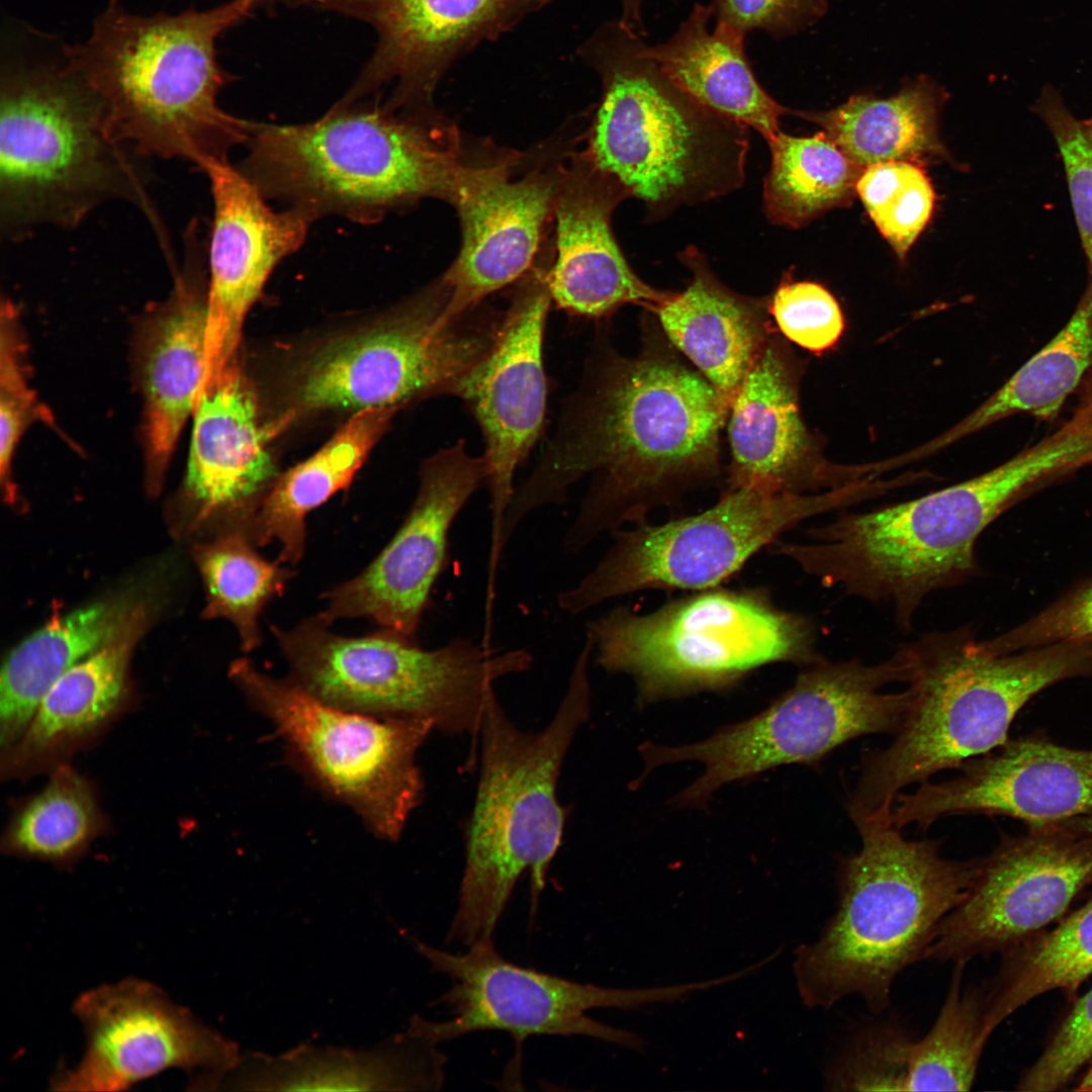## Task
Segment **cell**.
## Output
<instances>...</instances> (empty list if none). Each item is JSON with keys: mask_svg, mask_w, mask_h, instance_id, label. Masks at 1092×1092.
<instances>
[{"mask_svg": "<svg viewBox=\"0 0 1092 1092\" xmlns=\"http://www.w3.org/2000/svg\"><path fill=\"white\" fill-rule=\"evenodd\" d=\"M728 405L698 370L669 350L622 356L598 339L581 380L529 476L514 490L503 544L533 511L562 504L592 477L566 532L568 552L606 532L647 521L720 474V431Z\"/></svg>", "mask_w": 1092, "mask_h": 1092, "instance_id": "6da1fadb", "label": "cell"}, {"mask_svg": "<svg viewBox=\"0 0 1092 1092\" xmlns=\"http://www.w3.org/2000/svg\"><path fill=\"white\" fill-rule=\"evenodd\" d=\"M256 8L254 0H230L139 14L109 0L88 37L63 48L64 65L96 95L114 135L133 153L201 170L249 140L253 122L218 103L233 77L218 63L216 40Z\"/></svg>", "mask_w": 1092, "mask_h": 1092, "instance_id": "7a4b0ae2", "label": "cell"}, {"mask_svg": "<svg viewBox=\"0 0 1092 1092\" xmlns=\"http://www.w3.org/2000/svg\"><path fill=\"white\" fill-rule=\"evenodd\" d=\"M1065 447L1048 437L1001 465L920 497L843 513L807 530L810 542L780 541L775 553L826 586L893 608L909 630L931 593L963 583L978 566L982 532L1028 487L1062 473Z\"/></svg>", "mask_w": 1092, "mask_h": 1092, "instance_id": "3957f363", "label": "cell"}, {"mask_svg": "<svg viewBox=\"0 0 1092 1092\" xmlns=\"http://www.w3.org/2000/svg\"><path fill=\"white\" fill-rule=\"evenodd\" d=\"M905 647L914 701L892 743L863 754L847 806L851 820H890L903 789L999 748L1032 697L1092 675V638L996 653L960 628L923 634Z\"/></svg>", "mask_w": 1092, "mask_h": 1092, "instance_id": "277c9868", "label": "cell"}, {"mask_svg": "<svg viewBox=\"0 0 1092 1092\" xmlns=\"http://www.w3.org/2000/svg\"><path fill=\"white\" fill-rule=\"evenodd\" d=\"M452 129L431 109L337 102L312 121L253 122L239 169L266 199L311 221L373 222L423 198L451 201L467 166Z\"/></svg>", "mask_w": 1092, "mask_h": 1092, "instance_id": "5b68a950", "label": "cell"}, {"mask_svg": "<svg viewBox=\"0 0 1092 1092\" xmlns=\"http://www.w3.org/2000/svg\"><path fill=\"white\" fill-rule=\"evenodd\" d=\"M852 821L861 847L843 858L836 909L815 941L796 948L793 970L808 1008L856 996L879 1015L897 977L923 961L940 922L967 896L980 857L945 858L939 840H908L891 820Z\"/></svg>", "mask_w": 1092, "mask_h": 1092, "instance_id": "8992f818", "label": "cell"}, {"mask_svg": "<svg viewBox=\"0 0 1092 1092\" xmlns=\"http://www.w3.org/2000/svg\"><path fill=\"white\" fill-rule=\"evenodd\" d=\"M585 639L565 693L548 724L520 728L493 693L478 731L479 775L465 838L459 901L447 940L467 946L493 940L521 876H531L533 905L560 846L566 820L557 796L565 757L592 706Z\"/></svg>", "mask_w": 1092, "mask_h": 1092, "instance_id": "52a82bcc", "label": "cell"}, {"mask_svg": "<svg viewBox=\"0 0 1092 1092\" xmlns=\"http://www.w3.org/2000/svg\"><path fill=\"white\" fill-rule=\"evenodd\" d=\"M620 17L602 22L577 56L602 84L584 153L643 202L647 221L729 194L745 181L748 127L703 106L643 51Z\"/></svg>", "mask_w": 1092, "mask_h": 1092, "instance_id": "ba28073f", "label": "cell"}, {"mask_svg": "<svg viewBox=\"0 0 1092 1092\" xmlns=\"http://www.w3.org/2000/svg\"><path fill=\"white\" fill-rule=\"evenodd\" d=\"M142 157L114 135L96 95L65 65H8L0 85V234L74 229L121 199L161 228Z\"/></svg>", "mask_w": 1092, "mask_h": 1092, "instance_id": "9c48e42d", "label": "cell"}, {"mask_svg": "<svg viewBox=\"0 0 1092 1092\" xmlns=\"http://www.w3.org/2000/svg\"><path fill=\"white\" fill-rule=\"evenodd\" d=\"M586 637L601 667L632 677L640 704L726 691L764 665L821 656L810 620L760 588L718 585L648 613L617 607L588 622Z\"/></svg>", "mask_w": 1092, "mask_h": 1092, "instance_id": "30bf717a", "label": "cell"}, {"mask_svg": "<svg viewBox=\"0 0 1092 1092\" xmlns=\"http://www.w3.org/2000/svg\"><path fill=\"white\" fill-rule=\"evenodd\" d=\"M321 614L271 632L288 677L338 708L383 718H418L451 736H478L493 684L528 670L526 649L494 651L455 638L435 649L381 629L361 637L330 630Z\"/></svg>", "mask_w": 1092, "mask_h": 1092, "instance_id": "8fae6325", "label": "cell"}, {"mask_svg": "<svg viewBox=\"0 0 1092 1092\" xmlns=\"http://www.w3.org/2000/svg\"><path fill=\"white\" fill-rule=\"evenodd\" d=\"M911 662L905 646L888 659L868 664L854 658L820 656L801 666L793 686L766 709L723 727L696 743H645L646 771L697 761L704 772L673 800L678 807L703 806L724 785L749 780L787 764H817L842 744L870 734L897 733L914 701V690L883 692L908 684Z\"/></svg>", "mask_w": 1092, "mask_h": 1092, "instance_id": "7c38bea8", "label": "cell"}, {"mask_svg": "<svg viewBox=\"0 0 1092 1092\" xmlns=\"http://www.w3.org/2000/svg\"><path fill=\"white\" fill-rule=\"evenodd\" d=\"M230 676L313 785L352 809L378 838H400L424 798L417 756L435 730L431 722L338 708L247 657L232 663Z\"/></svg>", "mask_w": 1092, "mask_h": 1092, "instance_id": "4fadbf2b", "label": "cell"}, {"mask_svg": "<svg viewBox=\"0 0 1092 1092\" xmlns=\"http://www.w3.org/2000/svg\"><path fill=\"white\" fill-rule=\"evenodd\" d=\"M443 277L380 326L335 339L300 368L295 399L303 410L399 408L435 395L459 396L492 351L503 316L475 309L446 322Z\"/></svg>", "mask_w": 1092, "mask_h": 1092, "instance_id": "5bb4252c", "label": "cell"}, {"mask_svg": "<svg viewBox=\"0 0 1092 1092\" xmlns=\"http://www.w3.org/2000/svg\"><path fill=\"white\" fill-rule=\"evenodd\" d=\"M849 502L845 491L805 495L733 489L701 513L619 528L597 565L558 594L557 605L576 616L637 592L718 586L786 532Z\"/></svg>", "mask_w": 1092, "mask_h": 1092, "instance_id": "9a60e30c", "label": "cell"}, {"mask_svg": "<svg viewBox=\"0 0 1092 1092\" xmlns=\"http://www.w3.org/2000/svg\"><path fill=\"white\" fill-rule=\"evenodd\" d=\"M432 970L446 975L450 988L436 1001L452 1017L431 1021L419 1015L408 1027L440 1043L481 1030H504L522 1040L531 1035H583L637 1052L645 1040L635 1032L597 1021L594 1008L636 1009L672 1002L702 989L700 982L653 987L612 988L583 984L523 968L505 960L493 940L453 953L411 938Z\"/></svg>", "mask_w": 1092, "mask_h": 1092, "instance_id": "2e32d148", "label": "cell"}, {"mask_svg": "<svg viewBox=\"0 0 1092 1092\" xmlns=\"http://www.w3.org/2000/svg\"><path fill=\"white\" fill-rule=\"evenodd\" d=\"M1090 887L1091 832L1068 821L1028 826L980 857L974 884L938 925L923 961L1003 954L1059 921Z\"/></svg>", "mask_w": 1092, "mask_h": 1092, "instance_id": "e0dca14e", "label": "cell"}, {"mask_svg": "<svg viewBox=\"0 0 1092 1092\" xmlns=\"http://www.w3.org/2000/svg\"><path fill=\"white\" fill-rule=\"evenodd\" d=\"M73 1012L86 1046L74 1068L52 1078L54 1090L119 1091L172 1068L186 1071L193 1088L213 1090L242 1055L237 1042L145 980L88 990Z\"/></svg>", "mask_w": 1092, "mask_h": 1092, "instance_id": "ac0fdd59", "label": "cell"}, {"mask_svg": "<svg viewBox=\"0 0 1092 1092\" xmlns=\"http://www.w3.org/2000/svg\"><path fill=\"white\" fill-rule=\"evenodd\" d=\"M552 0H289L372 26L374 51L338 101H361L392 86L385 101L401 111L431 109L442 78L479 44L511 31Z\"/></svg>", "mask_w": 1092, "mask_h": 1092, "instance_id": "d6986e66", "label": "cell"}, {"mask_svg": "<svg viewBox=\"0 0 1092 1092\" xmlns=\"http://www.w3.org/2000/svg\"><path fill=\"white\" fill-rule=\"evenodd\" d=\"M486 475L483 457L469 455L463 440L429 458L394 536L360 573L323 595L320 614L331 624L364 618L415 639L445 565L450 528Z\"/></svg>", "mask_w": 1092, "mask_h": 1092, "instance_id": "ffe728a7", "label": "cell"}, {"mask_svg": "<svg viewBox=\"0 0 1092 1092\" xmlns=\"http://www.w3.org/2000/svg\"><path fill=\"white\" fill-rule=\"evenodd\" d=\"M187 472L172 518L179 536L247 528L279 476L267 445L289 420L260 419L257 394L237 358L193 413Z\"/></svg>", "mask_w": 1092, "mask_h": 1092, "instance_id": "44dd1931", "label": "cell"}, {"mask_svg": "<svg viewBox=\"0 0 1092 1092\" xmlns=\"http://www.w3.org/2000/svg\"><path fill=\"white\" fill-rule=\"evenodd\" d=\"M547 275L537 270L520 282L504 312L492 351L458 396L474 415L484 438L492 558L502 555L500 531L515 490V471L543 429L547 399L543 339L552 301Z\"/></svg>", "mask_w": 1092, "mask_h": 1092, "instance_id": "7402d4cb", "label": "cell"}, {"mask_svg": "<svg viewBox=\"0 0 1092 1092\" xmlns=\"http://www.w3.org/2000/svg\"><path fill=\"white\" fill-rule=\"evenodd\" d=\"M206 174L213 199L207 248L205 373L197 396L237 358L245 318L274 268L297 251L312 222L304 213L276 211L229 160H211Z\"/></svg>", "mask_w": 1092, "mask_h": 1092, "instance_id": "603a6c76", "label": "cell"}, {"mask_svg": "<svg viewBox=\"0 0 1092 1092\" xmlns=\"http://www.w3.org/2000/svg\"><path fill=\"white\" fill-rule=\"evenodd\" d=\"M959 769L953 779L926 781L912 794H899L893 825L926 829L943 816L969 813L1038 826L1092 814V749L1025 736L1008 739Z\"/></svg>", "mask_w": 1092, "mask_h": 1092, "instance_id": "cb8c5ba5", "label": "cell"}, {"mask_svg": "<svg viewBox=\"0 0 1092 1092\" xmlns=\"http://www.w3.org/2000/svg\"><path fill=\"white\" fill-rule=\"evenodd\" d=\"M511 162L467 165L450 201L460 218L461 247L442 276L450 290L446 322L528 271L554 212L562 170H535L514 180Z\"/></svg>", "mask_w": 1092, "mask_h": 1092, "instance_id": "d4e9b609", "label": "cell"}, {"mask_svg": "<svg viewBox=\"0 0 1092 1092\" xmlns=\"http://www.w3.org/2000/svg\"><path fill=\"white\" fill-rule=\"evenodd\" d=\"M206 259L194 219L184 235L183 261L176 269L173 288L166 299L147 309L136 336L145 480L153 496L163 487L205 373Z\"/></svg>", "mask_w": 1092, "mask_h": 1092, "instance_id": "484cf974", "label": "cell"}, {"mask_svg": "<svg viewBox=\"0 0 1092 1092\" xmlns=\"http://www.w3.org/2000/svg\"><path fill=\"white\" fill-rule=\"evenodd\" d=\"M628 197L624 185L585 154L561 171L554 208L557 256L547 277L552 301L567 312L603 318L625 304L654 311L674 293L638 277L616 241L612 214Z\"/></svg>", "mask_w": 1092, "mask_h": 1092, "instance_id": "4316f807", "label": "cell"}, {"mask_svg": "<svg viewBox=\"0 0 1092 1092\" xmlns=\"http://www.w3.org/2000/svg\"><path fill=\"white\" fill-rule=\"evenodd\" d=\"M793 367L771 336L728 408L731 464L725 490L803 494L823 475L811 462Z\"/></svg>", "mask_w": 1092, "mask_h": 1092, "instance_id": "83f0119b", "label": "cell"}, {"mask_svg": "<svg viewBox=\"0 0 1092 1092\" xmlns=\"http://www.w3.org/2000/svg\"><path fill=\"white\" fill-rule=\"evenodd\" d=\"M410 1027L369 1049L300 1044L281 1055H241L214 1090L436 1091L446 1057Z\"/></svg>", "mask_w": 1092, "mask_h": 1092, "instance_id": "f1b7e54d", "label": "cell"}, {"mask_svg": "<svg viewBox=\"0 0 1092 1092\" xmlns=\"http://www.w3.org/2000/svg\"><path fill=\"white\" fill-rule=\"evenodd\" d=\"M678 260L691 271L692 280L653 312L670 343L715 387L729 408L770 336L768 299L728 288L695 246L679 252Z\"/></svg>", "mask_w": 1092, "mask_h": 1092, "instance_id": "f546056e", "label": "cell"}, {"mask_svg": "<svg viewBox=\"0 0 1092 1092\" xmlns=\"http://www.w3.org/2000/svg\"><path fill=\"white\" fill-rule=\"evenodd\" d=\"M712 18L710 5L696 2L666 40L645 42L644 54L703 106L769 142L791 109L758 82L746 54V35L723 22L712 28Z\"/></svg>", "mask_w": 1092, "mask_h": 1092, "instance_id": "4dcf8cb0", "label": "cell"}, {"mask_svg": "<svg viewBox=\"0 0 1092 1092\" xmlns=\"http://www.w3.org/2000/svg\"><path fill=\"white\" fill-rule=\"evenodd\" d=\"M144 604L126 593L57 614L10 651L0 677L3 747L22 736L50 688L114 638Z\"/></svg>", "mask_w": 1092, "mask_h": 1092, "instance_id": "1f68e13d", "label": "cell"}, {"mask_svg": "<svg viewBox=\"0 0 1092 1092\" xmlns=\"http://www.w3.org/2000/svg\"><path fill=\"white\" fill-rule=\"evenodd\" d=\"M396 412H356L318 451L279 475L245 529L251 541L277 542V559L296 565L305 551L306 517L349 486Z\"/></svg>", "mask_w": 1092, "mask_h": 1092, "instance_id": "d6a6232c", "label": "cell"}, {"mask_svg": "<svg viewBox=\"0 0 1092 1092\" xmlns=\"http://www.w3.org/2000/svg\"><path fill=\"white\" fill-rule=\"evenodd\" d=\"M945 99L936 82L920 77L890 98L855 95L830 110H791V114L820 126L863 168L889 161L917 163L946 156L938 136V114Z\"/></svg>", "mask_w": 1092, "mask_h": 1092, "instance_id": "836d02e7", "label": "cell"}, {"mask_svg": "<svg viewBox=\"0 0 1092 1092\" xmlns=\"http://www.w3.org/2000/svg\"><path fill=\"white\" fill-rule=\"evenodd\" d=\"M144 604L109 642L66 671L41 699L16 749L27 760L98 726L118 706L133 648L149 623Z\"/></svg>", "mask_w": 1092, "mask_h": 1092, "instance_id": "e575fe53", "label": "cell"}, {"mask_svg": "<svg viewBox=\"0 0 1092 1092\" xmlns=\"http://www.w3.org/2000/svg\"><path fill=\"white\" fill-rule=\"evenodd\" d=\"M1092 367V279L1066 326L993 395L939 438L916 451L940 449L1015 414L1054 418Z\"/></svg>", "mask_w": 1092, "mask_h": 1092, "instance_id": "d590c367", "label": "cell"}, {"mask_svg": "<svg viewBox=\"0 0 1092 1092\" xmlns=\"http://www.w3.org/2000/svg\"><path fill=\"white\" fill-rule=\"evenodd\" d=\"M1058 922L1003 953L997 973L982 984L991 1032L1040 995L1075 990L1092 976V895Z\"/></svg>", "mask_w": 1092, "mask_h": 1092, "instance_id": "8d00e7d4", "label": "cell"}, {"mask_svg": "<svg viewBox=\"0 0 1092 1092\" xmlns=\"http://www.w3.org/2000/svg\"><path fill=\"white\" fill-rule=\"evenodd\" d=\"M767 144L771 163L763 184V209L771 223L803 228L853 200L863 167L823 131L794 136L780 130Z\"/></svg>", "mask_w": 1092, "mask_h": 1092, "instance_id": "74e56055", "label": "cell"}, {"mask_svg": "<svg viewBox=\"0 0 1092 1092\" xmlns=\"http://www.w3.org/2000/svg\"><path fill=\"white\" fill-rule=\"evenodd\" d=\"M256 547L245 531L233 530L204 538L192 548L205 589L203 617L232 623L246 653L261 646L260 616L283 595L294 574L278 559H265Z\"/></svg>", "mask_w": 1092, "mask_h": 1092, "instance_id": "f35d334b", "label": "cell"}, {"mask_svg": "<svg viewBox=\"0 0 1092 1092\" xmlns=\"http://www.w3.org/2000/svg\"><path fill=\"white\" fill-rule=\"evenodd\" d=\"M967 964H954L939 1013L911 1058L907 1091H968L992 1032L982 986L963 987Z\"/></svg>", "mask_w": 1092, "mask_h": 1092, "instance_id": "ab89813d", "label": "cell"}, {"mask_svg": "<svg viewBox=\"0 0 1092 1092\" xmlns=\"http://www.w3.org/2000/svg\"><path fill=\"white\" fill-rule=\"evenodd\" d=\"M97 817L88 785L73 770L63 768L18 814L9 842L27 855L64 859L95 833Z\"/></svg>", "mask_w": 1092, "mask_h": 1092, "instance_id": "60d3db41", "label": "cell"}, {"mask_svg": "<svg viewBox=\"0 0 1092 1092\" xmlns=\"http://www.w3.org/2000/svg\"><path fill=\"white\" fill-rule=\"evenodd\" d=\"M916 1040L898 1017L867 1022L847 1036L827 1065L826 1089L907 1091Z\"/></svg>", "mask_w": 1092, "mask_h": 1092, "instance_id": "b9f144b4", "label": "cell"}, {"mask_svg": "<svg viewBox=\"0 0 1092 1092\" xmlns=\"http://www.w3.org/2000/svg\"><path fill=\"white\" fill-rule=\"evenodd\" d=\"M856 194L875 225L903 260L928 223L935 195L917 163L889 161L863 168Z\"/></svg>", "mask_w": 1092, "mask_h": 1092, "instance_id": "7bdbcfd3", "label": "cell"}, {"mask_svg": "<svg viewBox=\"0 0 1092 1092\" xmlns=\"http://www.w3.org/2000/svg\"><path fill=\"white\" fill-rule=\"evenodd\" d=\"M26 344L18 308L2 298L0 314V479L4 500L18 503L12 462L25 430L35 421L53 422L29 385Z\"/></svg>", "mask_w": 1092, "mask_h": 1092, "instance_id": "ee69618b", "label": "cell"}, {"mask_svg": "<svg viewBox=\"0 0 1092 1092\" xmlns=\"http://www.w3.org/2000/svg\"><path fill=\"white\" fill-rule=\"evenodd\" d=\"M1033 108L1059 149L1089 277L1092 279V116L1085 119L1076 117L1052 86L1042 89Z\"/></svg>", "mask_w": 1092, "mask_h": 1092, "instance_id": "f6af8a7d", "label": "cell"}, {"mask_svg": "<svg viewBox=\"0 0 1092 1092\" xmlns=\"http://www.w3.org/2000/svg\"><path fill=\"white\" fill-rule=\"evenodd\" d=\"M767 309L788 340L816 354L832 348L845 327L842 310L826 288L790 276L783 278L768 298Z\"/></svg>", "mask_w": 1092, "mask_h": 1092, "instance_id": "bcb514c9", "label": "cell"}, {"mask_svg": "<svg viewBox=\"0 0 1092 1092\" xmlns=\"http://www.w3.org/2000/svg\"><path fill=\"white\" fill-rule=\"evenodd\" d=\"M1092 1059V988L1080 997L1054 1031L1017 1088L1049 1092L1065 1087Z\"/></svg>", "mask_w": 1092, "mask_h": 1092, "instance_id": "7dc6e473", "label": "cell"}, {"mask_svg": "<svg viewBox=\"0 0 1092 1092\" xmlns=\"http://www.w3.org/2000/svg\"><path fill=\"white\" fill-rule=\"evenodd\" d=\"M1092 638V581L1059 600L1018 627L987 639L997 653H1011L1061 641Z\"/></svg>", "mask_w": 1092, "mask_h": 1092, "instance_id": "c3c4849f", "label": "cell"}, {"mask_svg": "<svg viewBox=\"0 0 1092 1092\" xmlns=\"http://www.w3.org/2000/svg\"><path fill=\"white\" fill-rule=\"evenodd\" d=\"M715 22L743 34L761 31L782 39L816 23L826 11L825 0H710Z\"/></svg>", "mask_w": 1092, "mask_h": 1092, "instance_id": "681fc988", "label": "cell"}, {"mask_svg": "<svg viewBox=\"0 0 1092 1092\" xmlns=\"http://www.w3.org/2000/svg\"><path fill=\"white\" fill-rule=\"evenodd\" d=\"M646 0H621L620 17L628 24L641 26L644 24V4Z\"/></svg>", "mask_w": 1092, "mask_h": 1092, "instance_id": "f907efd6", "label": "cell"}, {"mask_svg": "<svg viewBox=\"0 0 1092 1092\" xmlns=\"http://www.w3.org/2000/svg\"><path fill=\"white\" fill-rule=\"evenodd\" d=\"M1077 1091H1092V1064L1075 1088Z\"/></svg>", "mask_w": 1092, "mask_h": 1092, "instance_id": "816d5d0a", "label": "cell"}, {"mask_svg": "<svg viewBox=\"0 0 1092 1092\" xmlns=\"http://www.w3.org/2000/svg\"><path fill=\"white\" fill-rule=\"evenodd\" d=\"M1080 406L1088 407L1092 410V377L1090 378L1087 388L1082 397Z\"/></svg>", "mask_w": 1092, "mask_h": 1092, "instance_id": "f5cc1de1", "label": "cell"}, {"mask_svg": "<svg viewBox=\"0 0 1092 1092\" xmlns=\"http://www.w3.org/2000/svg\"><path fill=\"white\" fill-rule=\"evenodd\" d=\"M254 1L256 2L257 7H268V8L274 7L276 4H278L280 2H286V3L288 2V0H254Z\"/></svg>", "mask_w": 1092, "mask_h": 1092, "instance_id": "db71d44e", "label": "cell"}, {"mask_svg": "<svg viewBox=\"0 0 1092 1092\" xmlns=\"http://www.w3.org/2000/svg\"><path fill=\"white\" fill-rule=\"evenodd\" d=\"M1083 824L1087 829L1092 831V814L1084 817Z\"/></svg>", "mask_w": 1092, "mask_h": 1092, "instance_id": "11a10c76", "label": "cell"}, {"mask_svg": "<svg viewBox=\"0 0 1092 1092\" xmlns=\"http://www.w3.org/2000/svg\"><path fill=\"white\" fill-rule=\"evenodd\" d=\"M1090 462H1092V452L1090 453V455L1088 457V463H1090Z\"/></svg>", "mask_w": 1092, "mask_h": 1092, "instance_id": "9f6ffc18", "label": "cell"}]
</instances>
